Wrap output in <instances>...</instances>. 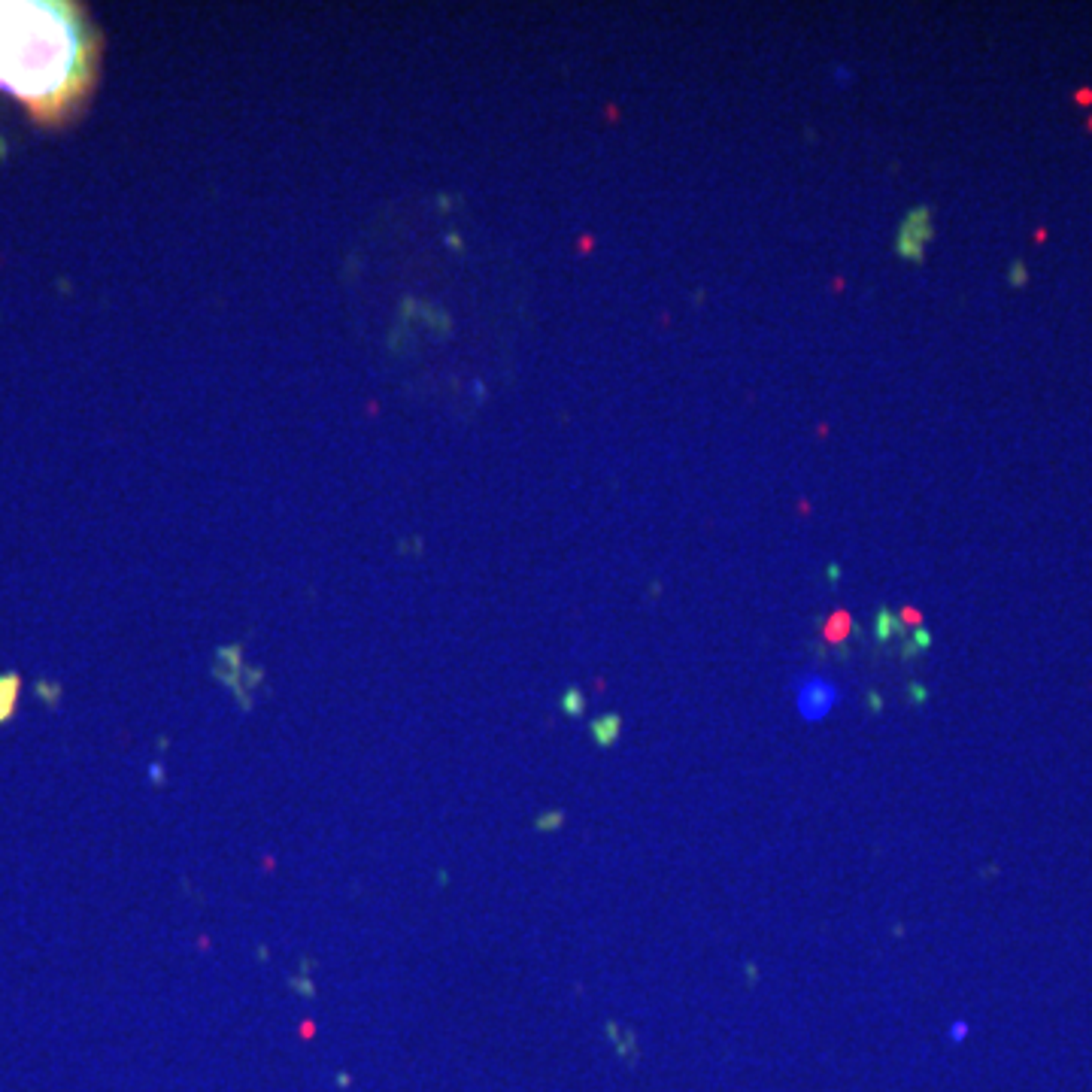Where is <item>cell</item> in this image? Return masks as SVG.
Returning <instances> with one entry per match:
<instances>
[{"label":"cell","instance_id":"1","mask_svg":"<svg viewBox=\"0 0 1092 1092\" xmlns=\"http://www.w3.org/2000/svg\"><path fill=\"white\" fill-rule=\"evenodd\" d=\"M98 37L73 4L0 0V89L37 122H61L95 83Z\"/></svg>","mask_w":1092,"mask_h":1092},{"label":"cell","instance_id":"2","mask_svg":"<svg viewBox=\"0 0 1092 1092\" xmlns=\"http://www.w3.org/2000/svg\"><path fill=\"white\" fill-rule=\"evenodd\" d=\"M935 237V222H932V210L926 204L914 206L908 210V216L901 219L899 234H895V252H899L901 261H910V264H920L926 258V249Z\"/></svg>","mask_w":1092,"mask_h":1092},{"label":"cell","instance_id":"3","mask_svg":"<svg viewBox=\"0 0 1092 1092\" xmlns=\"http://www.w3.org/2000/svg\"><path fill=\"white\" fill-rule=\"evenodd\" d=\"M837 701H841V689H837L828 676L810 674V676H801L799 686H795V705H799V713L807 722L826 720Z\"/></svg>","mask_w":1092,"mask_h":1092},{"label":"cell","instance_id":"4","mask_svg":"<svg viewBox=\"0 0 1092 1092\" xmlns=\"http://www.w3.org/2000/svg\"><path fill=\"white\" fill-rule=\"evenodd\" d=\"M619 732H622V720L619 716H613V713L601 716V720L592 722V734H595V741H598L601 747H611V743H616Z\"/></svg>","mask_w":1092,"mask_h":1092},{"label":"cell","instance_id":"5","mask_svg":"<svg viewBox=\"0 0 1092 1092\" xmlns=\"http://www.w3.org/2000/svg\"><path fill=\"white\" fill-rule=\"evenodd\" d=\"M895 634H901V616H895L893 611L883 607V611L877 613V638L886 643V640H893Z\"/></svg>","mask_w":1092,"mask_h":1092},{"label":"cell","instance_id":"6","mask_svg":"<svg viewBox=\"0 0 1092 1092\" xmlns=\"http://www.w3.org/2000/svg\"><path fill=\"white\" fill-rule=\"evenodd\" d=\"M561 707H565L571 716H580L582 707H586V701H582V695L577 692V689H571V692L565 695V701H561Z\"/></svg>","mask_w":1092,"mask_h":1092},{"label":"cell","instance_id":"7","mask_svg":"<svg viewBox=\"0 0 1092 1092\" xmlns=\"http://www.w3.org/2000/svg\"><path fill=\"white\" fill-rule=\"evenodd\" d=\"M929 643H932V634L926 632V628H920V632L914 634V647H916V653H922V649H929Z\"/></svg>","mask_w":1092,"mask_h":1092},{"label":"cell","instance_id":"8","mask_svg":"<svg viewBox=\"0 0 1092 1092\" xmlns=\"http://www.w3.org/2000/svg\"><path fill=\"white\" fill-rule=\"evenodd\" d=\"M910 698L914 701H926V689L920 686V683H910Z\"/></svg>","mask_w":1092,"mask_h":1092},{"label":"cell","instance_id":"9","mask_svg":"<svg viewBox=\"0 0 1092 1092\" xmlns=\"http://www.w3.org/2000/svg\"><path fill=\"white\" fill-rule=\"evenodd\" d=\"M899 616H904V619H908V622H910V626H920V619H922V616H920V613H916V611H901Z\"/></svg>","mask_w":1092,"mask_h":1092}]
</instances>
